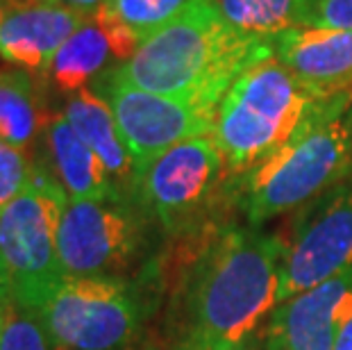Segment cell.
<instances>
[{
	"label": "cell",
	"instance_id": "1",
	"mask_svg": "<svg viewBox=\"0 0 352 350\" xmlns=\"http://www.w3.org/2000/svg\"><path fill=\"white\" fill-rule=\"evenodd\" d=\"M268 57L271 39L239 32L209 0H200L146 39L111 76L144 91L219 109L232 82Z\"/></svg>",
	"mask_w": 352,
	"mask_h": 350
},
{
	"label": "cell",
	"instance_id": "2",
	"mask_svg": "<svg viewBox=\"0 0 352 350\" xmlns=\"http://www.w3.org/2000/svg\"><path fill=\"white\" fill-rule=\"evenodd\" d=\"M289 243L259 230H228L202 259L191 294L189 337L212 350H232L280 305Z\"/></svg>",
	"mask_w": 352,
	"mask_h": 350
},
{
	"label": "cell",
	"instance_id": "3",
	"mask_svg": "<svg viewBox=\"0 0 352 350\" xmlns=\"http://www.w3.org/2000/svg\"><path fill=\"white\" fill-rule=\"evenodd\" d=\"M350 105L352 94L320 96L268 57L232 82L216 109L212 135L230 173H248L311 125Z\"/></svg>",
	"mask_w": 352,
	"mask_h": 350
},
{
	"label": "cell",
	"instance_id": "4",
	"mask_svg": "<svg viewBox=\"0 0 352 350\" xmlns=\"http://www.w3.org/2000/svg\"><path fill=\"white\" fill-rule=\"evenodd\" d=\"M243 175L241 207L250 228L309 205L348 182L352 175V105L325 116Z\"/></svg>",
	"mask_w": 352,
	"mask_h": 350
},
{
	"label": "cell",
	"instance_id": "5",
	"mask_svg": "<svg viewBox=\"0 0 352 350\" xmlns=\"http://www.w3.org/2000/svg\"><path fill=\"white\" fill-rule=\"evenodd\" d=\"M69 198L43 166L32 184L0 210V285L10 303L39 311L66 275L57 228Z\"/></svg>",
	"mask_w": 352,
	"mask_h": 350
},
{
	"label": "cell",
	"instance_id": "6",
	"mask_svg": "<svg viewBox=\"0 0 352 350\" xmlns=\"http://www.w3.org/2000/svg\"><path fill=\"white\" fill-rule=\"evenodd\" d=\"M39 316L57 350H130L144 309L125 280L64 278Z\"/></svg>",
	"mask_w": 352,
	"mask_h": 350
},
{
	"label": "cell",
	"instance_id": "7",
	"mask_svg": "<svg viewBox=\"0 0 352 350\" xmlns=\"http://www.w3.org/2000/svg\"><path fill=\"white\" fill-rule=\"evenodd\" d=\"M144 210L125 196L69 200L57 228L66 278H118L134 266L146 243Z\"/></svg>",
	"mask_w": 352,
	"mask_h": 350
},
{
	"label": "cell",
	"instance_id": "8",
	"mask_svg": "<svg viewBox=\"0 0 352 350\" xmlns=\"http://www.w3.org/2000/svg\"><path fill=\"white\" fill-rule=\"evenodd\" d=\"M228 171L214 135L186 139L144 168L137 203L168 234L189 232L226 187Z\"/></svg>",
	"mask_w": 352,
	"mask_h": 350
},
{
	"label": "cell",
	"instance_id": "9",
	"mask_svg": "<svg viewBox=\"0 0 352 350\" xmlns=\"http://www.w3.org/2000/svg\"><path fill=\"white\" fill-rule=\"evenodd\" d=\"M100 96L114 111L118 130L137 164L139 175L148 164L173 146L214 132L216 109L144 91L116 80L111 73L104 80Z\"/></svg>",
	"mask_w": 352,
	"mask_h": 350
},
{
	"label": "cell",
	"instance_id": "10",
	"mask_svg": "<svg viewBox=\"0 0 352 350\" xmlns=\"http://www.w3.org/2000/svg\"><path fill=\"white\" fill-rule=\"evenodd\" d=\"M352 269V182L305 205L284 259L280 303Z\"/></svg>",
	"mask_w": 352,
	"mask_h": 350
},
{
	"label": "cell",
	"instance_id": "11",
	"mask_svg": "<svg viewBox=\"0 0 352 350\" xmlns=\"http://www.w3.org/2000/svg\"><path fill=\"white\" fill-rule=\"evenodd\" d=\"M352 318V269L273 309L264 350H334Z\"/></svg>",
	"mask_w": 352,
	"mask_h": 350
},
{
	"label": "cell",
	"instance_id": "12",
	"mask_svg": "<svg viewBox=\"0 0 352 350\" xmlns=\"http://www.w3.org/2000/svg\"><path fill=\"white\" fill-rule=\"evenodd\" d=\"M273 57L320 96L352 94V30L294 28L271 39Z\"/></svg>",
	"mask_w": 352,
	"mask_h": 350
},
{
	"label": "cell",
	"instance_id": "13",
	"mask_svg": "<svg viewBox=\"0 0 352 350\" xmlns=\"http://www.w3.org/2000/svg\"><path fill=\"white\" fill-rule=\"evenodd\" d=\"M87 17L39 0L12 5L0 21V57L28 71L48 73L52 59Z\"/></svg>",
	"mask_w": 352,
	"mask_h": 350
},
{
	"label": "cell",
	"instance_id": "14",
	"mask_svg": "<svg viewBox=\"0 0 352 350\" xmlns=\"http://www.w3.org/2000/svg\"><path fill=\"white\" fill-rule=\"evenodd\" d=\"M139 46L137 36L100 7L66 39L48 73L59 91L78 94L87 89V82L98 76L109 59L127 62Z\"/></svg>",
	"mask_w": 352,
	"mask_h": 350
},
{
	"label": "cell",
	"instance_id": "15",
	"mask_svg": "<svg viewBox=\"0 0 352 350\" xmlns=\"http://www.w3.org/2000/svg\"><path fill=\"white\" fill-rule=\"evenodd\" d=\"M64 116L78 137L102 160L114 189L125 198L137 200L139 168L121 137L109 102L89 87L80 89L66 102Z\"/></svg>",
	"mask_w": 352,
	"mask_h": 350
},
{
	"label": "cell",
	"instance_id": "16",
	"mask_svg": "<svg viewBox=\"0 0 352 350\" xmlns=\"http://www.w3.org/2000/svg\"><path fill=\"white\" fill-rule=\"evenodd\" d=\"M48 166H43L64 189L69 200H91L116 196L102 160L78 137L64 114L43 125ZM121 196V193H118Z\"/></svg>",
	"mask_w": 352,
	"mask_h": 350
},
{
	"label": "cell",
	"instance_id": "17",
	"mask_svg": "<svg viewBox=\"0 0 352 350\" xmlns=\"http://www.w3.org/2000/svg\"><path fill=\"white\" fill-rule=\"evenodd\" d=\"M214 10L239 32L273 36L294 28H307L314 0H209Z\"/></svg>",
	"mask_w": 352,
	"mask_h": 350
},
{
	"label": "cell",
	"instance_id": "18",
	"mask_svg": "<svg viewBox=\"0 0 352 350\" xmlns=\"http://www.w3.org/2000/svg\"><path fill=\"white\" fill-rule=\"evenodd\" d=\"M41 128L32 78L23 71H0V141L28 151Z\"/></svg>",
	"mask_w": 352,
	"mask_h": 350
},
{
	"label": "cell",
	"instance_id": "19",
	"mask_svg": "<svg viewBox=\"0 0 352 350\" xmlns=\"http://www.w3.org/2000/svg\"><path fill=\"white\" fill-rule=\"evenodd\" d=\"M196 3L200 0H107L102 10L144 43Z\"/></svg>",
	"mask_w": 352,
	"mask_h": 350
},
{
	"label": "cell",
	"instance_id": "20",
	"mask_svg": "<svg viewBox=\"0 0 352 350\" xmlns=\"http://www.w3.org/2000/svg\"><path fill=\"white\" fill-rule=\"evenodd\" d=\"M0 350H57L39 311L7 303L0 325Z\"/></svg>",
	"mask_w": 352,
	"mask_h": 350
},
{
	"label": "cell",
	"instance_id": "21",
	"mask_svg": "<svg viewBox=\"0 0 352 350\" xmlns=\"http://www.w3.org/2000/svg\"><path fill=\"white\" fill-rule=\"evenodd\" d=\"M36 164L28 151L0 141V210L19 198L34 180Z\"/></svg>",
	"mask_w": 352,
	"mask_h": 350
},
{
	"label": "cell",
	"instance_id": "22",
	"mask_svg": "<svg viewBox=\"0 0 352 350\" xmlns=\"http://www.w3.org/2000/svg\"><path fill=\"white\" fill-rule=\"evenodd\" d=\"M307 28L352 30V0H314Z\"/></svg>",
	"mask_w": 352,
	"mask_h": 350
},
{
	"label": "cell",
	"instance_id": "23",
	"mask_svg": "<svg viewBox=\"0 0 352 350\" xmlns=\"http://www.w3.org/2000/svg\"><path fill=\"white\" fill-rule=\"evenodd\" d=\"M39 3H48L55 7H66V10H73L78 14H85V17H91L100 10V7L107 3V0H39Z\"/></svg>",
	"mask_w": 352,
	"mask_h": 350
},
{
	"label": "cell",
	"instance_id": "24",
	"mask_svg": "<svg viewBox=\"0 0 352 350\" xmlns=\"http://www.w3.org/2000/svg\"><path fill=\"white\" fill-rule=\"evenodd\" d=\"M334 350H352V318L346 323V327L339 334V341H336Z\"/></svg>",
	"mask_w": 352,
	"mask_h": 350
},
{
	"label": "cell",
	"instance_id": "25",
	"mask_svg": "<svg viewBox=\"0 0 352 350\" xmlns=\"http://www.w3.org/2000/svg\"><path fill=\"white\" fill-rule=\"evenodd\" d=\"M170 350H212L209 346H205L202 341H198V339H193V337H186V339H182L179 341L177 346H173Z\"/></svg>",
	"mask_w": 352,
	"mask_h": 350
},
{
	"label": "cell",
	"instance_id": "26",
	"mask_svg": "<svg viewBox=\"0 0 352 350\" xmlns=\"http://www.w3.org/2000/svg\"><path fill=\"white\" fill-rule=\"evenodd\" d=\"M7 303H10V298H7L3 285H0V325H3V316H5V309H7Z\"/></svg>",
	"mask_w": 352,
	"mask_h": 350
},
{
	"label": "cell",
	"instance_id": "27",
	"mask_svg": "<svg viewBox=\"0 0 352 350\" xmlns=\"http://www.w3.org/2000/svg\"><path fill=\"white\" fill-rule=\"evenodd\" d=\"M12 5H14L12 0H0V21H3L5 14L12 10Z\"/></svg>",
	"mask_w": 352,
	"mask_h": 350
},
{
	"label": "cell",
	"instance_id": "28",
	"mask_svg": "<svg viewBox=\"0 0 352 350\" xmlns=\"http://www.w3.org/2000/svg\"><path fill=\"white\" fill-rule=\"evenodd\" d=\"M232 350H252V348H250V344H248V341H245V344L236 346V348H232Z\"/></svg>",
	"mask_w": 352,
	"mask_h": 350
}]
</instances>
